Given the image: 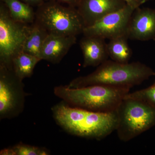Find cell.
Wrapping results in <instances>:
<instances>
[{
    "mask_svg": "<svg viewBox=\"0 0 155 155\" xmlns=\"http://www.w3.org/2000/svg\"><path fill=\"white\" fill-rule=\"evenodd\" d=\"M53 118L63 130L71 135L99 140L116 130V111L98 113L75 107L62 101L51 108Z\"/></svg>",
    "mask_w": 155,
    "mask_h": 155,
    "instance_id": "obj_1",
    "label": "cell"
},
{
    "mask_svg": "<svg viewBox=\"0 0 155 155\" xmlns=\"http://www.w3.org/2000/svg\"><path fill=\"white\" fill-rule=\"evenodd\" d=\"M153 76L155 71L141 62L122 64L107 60L98 66L93 72L76 78L67 85L70 88L103 85L130 89Z\"/></svg>",
    "mask_w": 155,
    "mask_h": 155,
    "instance_id": "obj_2",
    "label": "cell"
},
{
    "mask_svg": "<svg viewBox=\"0 0 155 155\" xmlns=\"http://www.w3.org/2000/svg\"><path fill=\"white\" fill-rule=\"evenodd\" d=\"M128 87L92 85L79 88H70L66 85L56 86V96L69 105L98 113L115 112L130 92Z\"/></svg>",
    "mask_w": 155,
    "mask_h": 155,
    "instance_id": "obj_3",
    "label": "cell"
},
{
    "mask_svg": "<svg viewBox=\"0 0 155 155\" xmlns=\"http://www.w3.org/2000/svg\"><path fill=\"white\" fill-rule=\"evenodd\" d=\"M35 22L49 34L58 36H76L83 33L85 28L76 8L52 1H47L38 7Z\"/></svg>",
    "mask_w": 155,
    "mask_h": 155,
    "instance_id": "obj_4",
    "label": "cell"
},
{
    "mask_svg": "<svg viewBox=\"0 0 155 155\" xmlns=\"http://www.w3.org/2000/svg\"><path fill=\"white\" fill-rule=\"evenodd\" d=\"M119 139L128 142L155 126V108L125 97L116 110Z\"/></svg>",
    "mask_w": 155,
    "mask_h": 155,
    "instance_id": "obj_5",
    "label": "cell"
},
{
    "mask_svg": "<svg viewBox=\"0 0 155 155\" xmlns=\"http://www.w3.org/2000/svg\"><path fill=\"white\" fill-rule=\"evenodd\" d=\"M31 25L15 21L5 4L0 5V65L12 69V61L23 52Z\"/></svg>",
    "mask_w": 155,
    "mask_h": 155,
    "instance_id": "obj_6",
    "label": "cell"
},
{
    "mask_svg": "<svg viewBox=\"0 0 155 155\" xmlns=\"http://www.w3.org/2000/svg\"><path fill=\"white\" fill-rule=\"evenodd\" d=\"M22 80L12 69L0 65V119H11L23 112L26 97Z\"/></svg>",
    "mask_w": 155,
    "mask_h": 155,
    "instance_id": "obj_7",
    "label": "cell"
},
{
    "mask_svg": "<svg viewBox=\"0 0 155 155\" xmlns=\"http://www.w3.org/2000/svg\"><path fill=\"white\" fill-rule=\"evenodd\" d=\"M135 9L127 4L121 10L108 14L93 25L85 27L84 35L109 40L119 37H127L129 21Z\"/></svg>",
    "mask_w": 155,
    "mask_h": 155,
    "instance_id": "obj_8",
    "label": "cell"
},
{
    "mask_svg": "<svg viewBox=\"0 0 155 155\" xmlns=\"http://www.w3.org/2000/svg\"><path fill=\"white\" fill-rule=\"evenodd\" d=\"M127 37L132 40H155V9L140 7L136 8L129 21Z\"/></svg>",
    "mask_w": 155,
    "mask_h": 155,
    "instance_id": "obj_9",
    "label": "cell"
},
{
    "mask_svg": "<svg viewBox=\"0 0 155 155\" xmlns=\"http://www.w3.org/2000/svg\"><path fill=\"white\" fill-rule=\"evenodd\" d=\"M127 4L124 0H80L76 8L86 27L106 15L123 8Z\"/></svg>",
    "mask_w": 155,
    "mask_h": 155,
    "instance_id": "obj_10",
    "label": "cell"
},
{
    "mask_svg": "<svg viewBox=\"0 0 155 155\" xmlns=\"http://www.w3.org/2000/svg\"><path fill=\"white\" fill-rule=\"evenodd\" d=\"M76 36L49 34L43 45L40 58L53 64L60 63L76 42Z\"/></svg>",
    "mask_w": 155,
    "mask_h": 155,
    "instance_id": "obj_11",
    "label": "cell"
},
{
    "mask_svg": "<svg viewBox=\"0 0 155 155\" xmlns=\"http://www.w3.org/2000/svg\"><path fill=\"white\" fill-rule=\"evenodd\" d=\"M83 55V67H97L109 58L105 39L84 36L80 41Z\"/></svg>",
    "mask_w": 155,
    "mask_h": 155,
    "instance_id": "obj_12",
    "label": "cell"
},
{
    "mask_svg": "<svg viewBox=\"0 0 155 155\" xmlns=\"http://www.w3.org/2000/svg\"><path fill=\"white\" fill-rule=\"evenodd\" d=\"M8 10L11 18L17 22L31 25L35 19L33 7L20 0H1Z\"/></svg>",
    "mask_w": 155,
    "mask_h": 155,
    "instance_id": "obj_13",
    "label": "cell"
},
{
    "mask_svg": "<svg viewBox=\"0 0 155 155\" xmlns=\"http://www.w3.org/2000/svg\"><path fill=\"white\" fill-rule=\"evenodd\" d=\"M127 37L121 36L110 40L107 43L108 55L111 60L122 64L129 63L132 50L127 43Z\"/></svg>",
    "mask_w": 155,
    "mask_h": 155,
    "instance_id": "obj_14",
    "label": "cell"
},
{
    "mask_svg": "<svg viewBox=\"0 0 155 155\" xmlns=\"http://www.w3.org/2000/svg\"><path fill=\"white\" fill-rule=\"evenodd\" d=\"M40 58L22 52L15 57L12 61V69L19 79L23 81L31 77Z\"/></svg>",
    "mask_w": 155,
    "mask_h": 155,
    "instance_id": "obj_15",
    "label": "cell"
},
{
    "mask_svg": "<svg viewBox=\"0 0 155 155\" xmlns=\"http://www.w3.org/2000/svg\"><path fill=\"white\" fill-rule=\"evenodd\" d=\"M48 35L45 29L34 22L31 25L30 33L25 41L23 52L40 58L43 45Z\"/></svg>",
    "mask_w": 155,
    "mask_h": 155,
    "instance_id": "obj_16",
    "label": "cell"
},
{
    "mask_svg": "<svg viewBox=\"0 0 155 155\" xmlns=\"http://www.w3.org/2000/svg\"><path fill=\"white\" fill-rule=\"evenodd\" d=\"M48 150L43 147L19 143L1 150V155H48Z\"/></svg>",
    "mask_w": 155,
    "mask_h": 155,
    "instance_id": "obj_17",
    "label": "cell"
},
{
    "mask_svg": "<svg viewBox=\"0 0 155 155\" xmlns=\"http://www.w3.org/2000/svg\"><path fill=\"white\" fill-rule=\"evenodd\" d=\"M126 97L139 100L155 108V81L150 86L127 94Z\"/></svg>",
    "mask_w": 155,
    "mask_h": 155,
    "instance_id": "obj_18",
    "label": "cell"
},
{
    "mask_svg": "<svg viewBox=\"0 0 155 155\" xmlns=\"http://www.w3.org/2000/svg\"><path fill=\"white\" fill-rule=\"evenodd\" d=\"M47 1H52L60 3H65L68 5L77 8L80 0H45Z\"/></svg>",
    "mask_w": 155,
    "mask_h": 155,
    "instance_id": "obj_19",
    "label": "cell"
},
{
    "mask_svg": "<svg viewBox=\"0 0 155 155\" xmlns=\"http://www.w3.org/2000/svg\"><path fill=\"white\" fill-rule=\"evenodd\" d=\"M20 1L32 7H38L45 2V0H20Z\"/></svg>",
    "mask_w": 155,
    "mask_h": 155,
    "instance_id": "obj_20",
    "label": "cell"
},
{
    "mask_svg": "<svg viewBox=\"0 0 155 155\" xmlns=\"http://www.w3.org/2000/svg\"><path fill=\"white\" fill-rule=\"evenodd\" d=\"M126 3L128 5L132 6V7H134L135 8L140 7L141 5L140 4L137 2L135 0H124Z\"/></svg>",
    "mask_w": 155,
    "mask_h": 155,
    "instance_id": "obj_21",
    "label": "cell"
},
{
    "mask_svg": "<svg viewBox=\"0 0 155 155\" xmlns=\"http://www.w3.org/2000/svg\"><path fill=\"white\" fill-rule=\"evenodd\" d=\"M135 1L142 5L144 4V3L146 2H148V1H149V0H135Z\"/></svg>",
    "mask_w": 155,
    "mask_h": 155,
    "instance_id": "obj_22",
    "label": "cell"
}]
</instances>
